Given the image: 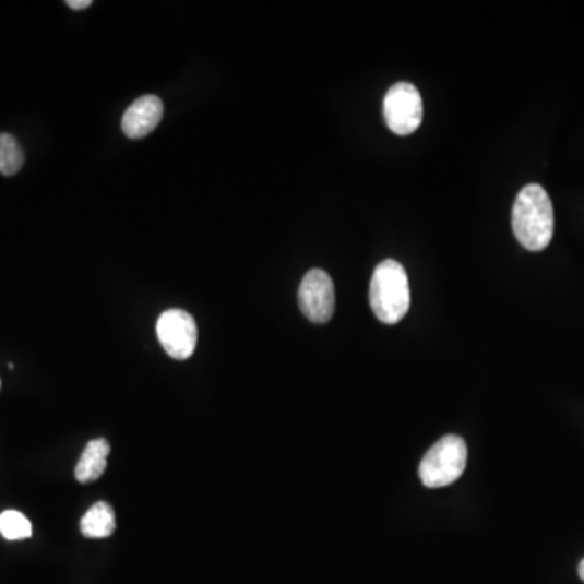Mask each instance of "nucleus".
Masks as SVG:
<instances>
[{
  "instance_id": "1",
  "label": "nucleus",
  "mask_w": 584,
  "mask_h": 584,
  "mask_svg": "<svg viewBox=\"0 0 584 584\" xmlns=\"http://www.w3.org/2000/svg\"><path fill=\"white\" fill-rule=\"evenodd\" d=\"M512 226L519 242L531 252H540L553 236V206L546 189L529 183L516 196Z\"/></svg>"
},
{
  "instance_id": "10",
  "label": "nucleus",
  "mask_w": 584,
  "mask_h": 584,
  "mask_svg": "<svg viewBox=\"0 0 584 584\" xmlns=\"http://www.w3.org/2000/svg\"><path fill=\"white\" fill-rule=\"evenodd\" d=\"M25 163L22 146L10 133H0V175L13 176Z\"/></svg>"
},
{
  "instance_id": "11",
  "label": "nucleus",
  "mask_w": 584,
  "mask_h": 584,
  "mask_svg": "<svg viewBox=\"0 0 584 584\" xmlns=\"http://www.w3.org/2000/svg\"><path fill=\"white\" fill-rule=\"evenodd\" d=\"M0 534L7 540L28 539L33 534V526L23 513L7 510L0 515Z\"/></svg>"
},
{
  "instance_id": "13",
  "label": "nucleus",
  "mask_w": 584,
  "mask_h": 584,
  "mask_svg": "<svg viewBox=\"0 0 584 584\" xmlns=\"http://www.w3.org/2000/svg\"><path fill=\"white\" fill-rule=\"evenodd\" d=\"M579 575H580V579H582L584 582V559L582 560V562H580Z\"/></svg>"
},
{
  "instance_id": "6",
  "label": "nucleus",
  "mask_w": 584,
  "mask_h": 584,
  "mask_svg": "<svg viewBox=\"0 0 584 584\" xmlns=\"http://www.w3.org/2000/svg\"><path fill=\"white\" fill-rule=\"evenodd\" d=\"M299 306L310 322L329 323L335 313V285L332 276L323 270H310L300 283Z\"/></svg>"
},
{
  "instance_id": "12",
  "label": "nucleus",
  "mask_w": 584,
  "mask_h": 584,
  "mask_svg": "<svg viewBox=\"0 0 584 584\" xmlns=\"http://www.w3.org/2000/svg\"><path fill=\"white\" fill-rule=\"evenodd\" d=\"M65 3L72 10H85L93 5L92 0H67Z\"/></svg>"
},
{
  "instance_id": "4",
  "label": "nucleus",
  "mask_w": 584,
  "mask_h": 584,
  "mask_svg": "<svg viewBox=\"0 0 584 584\" xmlns=\"http://www.w3.org/2000/svg\"><path fill=\"white\" fill-rule=\"evenodd\" d=\"M386 126L396 135H410L422 122L424 105L419 90L410 83L400 82L386 93L383 102Z\"/></svg>"
},
{
  "instance_id": "2",
  "label": "nucleus",
  "mask_w": 584,
  "mask_h": 584,
  "mask_svg": "<svg viewBox=\"0 0 584 584\" xmlns=\"http://www.w3.org/2000/svg\"><path fill=\"white\" fill-rule=\"evenodd\" d=\"M370 307L380 322L395 325L402 322L410 307V289L405 266L396 260H383L377 265L370 282Z\"/></svg>"
},
{
  "instance_id": "7",
  "label": "nucleus",
  "mask_w": 584,
  "mask_h": 584,
  "mask_svg": "<svg viewBox=\"0 0 584 584\" xmlns=\"http://www.w3.org/2000/svg\"><path fill=\"white\" fill-rule=\"evenodd\" d=\"M165 112L162 99L145 95L129 106L122 117V130L129 139L139 140L150 135L159 126Z\"/></svg>"
},
{
  "instance_id": "3",
  "label": "nucleus",
  "mask_w": 584,
  "mask_h": 584,
  "mask_svg": "<svg viewBox=\"0 0 584 584\" xmlns=\"http://www.w3.org/2000/svg\"><path fill=\"white\" fill-rule=\"evenodd\" d=\"M467 465V446L458 436H445L426 453L419 477L429 489H440L458 480Z\"/></svg>"
},
{
  "instance_id": "9",
  "label": "nucleus",
  "mask_w": 584,
  "mask_h": 584,
  "mask_svg": "<svg viewBox=\"0 0 584 584\" xmlns=\"http://www.w3.org/2000/svg\"><path fill=\"white\" fill-rule=\"evenodd\" d=\"M80 529L90 539H105L116 531V515L108 502H96L80 522Z\"/></svg>"
},
{
  "instance_id": "5",
  "label": "nucleus",
  "mask_w": 584,
  "mask_h": 584,
  "mask_svg": "<svg viewBox=\"0 0 584 584\" xmlns=\"http://www.w3.org/2000/svg\"><path fill=\"white\" fill-rule=\"evenodd\" d=\"M156 335L172 359L186 360L195 353L199 330L195 319L186 310L171 309L162 313L156 323Z\"/></svg>"
},
{
  "instance_id": "14",
  "label": "nucleus",
  "mask_w": 584,
  "mask_h": 584,
  "mask_svg": "<svg viewBox=\"0 0 584 584\" xmlns=\"http://www.w3.org/2000/svg\"><path fill=\"white\" fill-rule=\"evenodd\" d=\"M0 389H2V380H0Z\"/></svg>"
},
{
  "instance_id": "8",
  "label": "nucleus",
  "mask_w": 584,
  "mask_h": 584,
  "mask_svg": "<svg viewBox=\"0 0 584 584\" xmlns=\"http://www.w3.org/2000/svg\"><path fill=\"white\" fill-rule=\"evenodd\" d=\"M109 452H111V445H109L108 440H92L85 446L79 463H76L75 479L82 484L99 479L105 474L106 467H108Z\"/></svg>"
}]
</instances>
